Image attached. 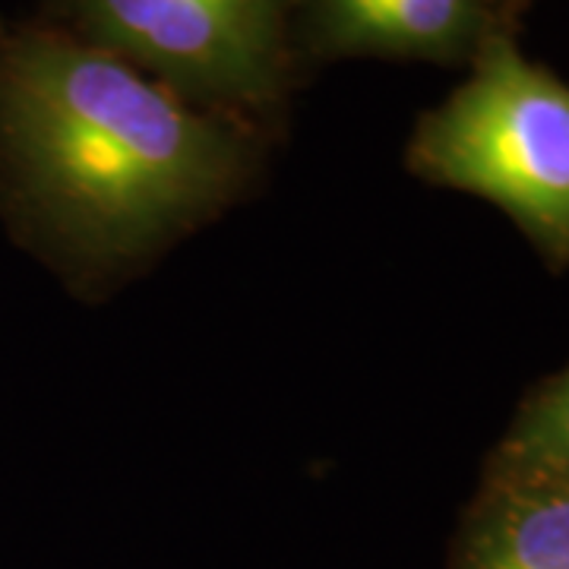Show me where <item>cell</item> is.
<instances>
[{
	"label": "cell",
	"instance_id": "cell-1",
	"mask_svg": "<svg viewBox=\"0 0 569 569\" xmlns=\"http://www.w3.org/2000/svg\"><path fill=\"white\" fill-rule=\"evenodd\" d=\"M260 123L183 102L54 22L0 29V183L89 266L137 263L228 206Z\"/></svg>",
	"mask_w": 569,
	"mask_h": 569
},
{
	"label": "cell",
	"instance_id": "cell-6",
	"mask_svg": "<svg viewBox=\"0 0 569 569\" xmlns=\"http://www.w3.org/2000/svg\"><path fill=\"white\" fill-rule=\"evenodd\" d=\"M490 462L569 478V370L535 392Z\"/></svg>",
	"mask_w": 569,
	"mask_h": 569
},
{
	"label": "cell",
	"instance_id": "cell-3",
	"mask_svg": "<svg viewBox=\"0 0 569 569\" xmlns=\"http://www.w3.org/2000/svg\"><path fill=\"white\" fill-rule=\"evenodd\" d=\"M48 17L183 102L253 123L295 77V0H48Z\"/></svg>",
	"mask_w": 569,
	"mask_h": 569
},
{
	"label": "cell",
	"instance_id": "cell-7",
	"mask_svg": "<svg viewBox=\"0 0 569 569\" xmlns=\"http://www.w3.org/2000/svg\"><path fill=\"white\" fill-rule=\"evenodd\" d=\"M512 3H516V0H493V7L500 10V17H503V10H509Z\"/></svg>",
	"mask_w": 569,
	"mask_h": 569
},
{
	"label": "cell",
	"instance_id": "cell-5",
	"mask_svg": "<svg viewBox=\"0 0 569 569\" xmlns=\"http://www.w3.org/2000/svg\"><path fill=\"white\" fill-rule=\"evenodd\" d=\"M456 569H569L567 475L490 462Z\"/></svg>",
	"mask_w": 569,
	"mask_h": 569
},
{
	"label": "cell",
	"instance_id": "cell-2",
	"mask_svg": "<svg viewBox=\"0 0 569 569\" xmlns=\"http://www.w3.org/2000/svg\"><path fill=\"white\" fill-rule=\"evenodd\" d=\"M468 80L421 114L408 168L500 206L550 260H569V86L490 32Z\"/></svg>",
	"mask_w": 569,
	"mask_h": 569
},
{
	"label": "cell",
	"instance_id": "cell-4",
	"mask_svg": "<svg viewBox=\"0 0 569 569\" xmlns=\"http://www.w3.org/2000/svg\"><path fill=\"white\" fill-rule=\"evenodd\" d=\"M507 29L493 0H295V44L307 58L471 61Z\"/></svg>",
	"mask_w": 569,
	"mask_h": 569
},
{
	"label": "cell",
	"instance_id": "cell-8",
	"mask_svg": "<svg viewBox=\"0 0 569 569\" xmlns=\"http://www.w3.org/2000/svg\"><path fill=\"white\" fill-rule=\"evenodd\" d=\"M0 29H3V26H0Z\"/></svg>",
	"mask_w": 569,
	"mask_h": 569
}]
</instances>
